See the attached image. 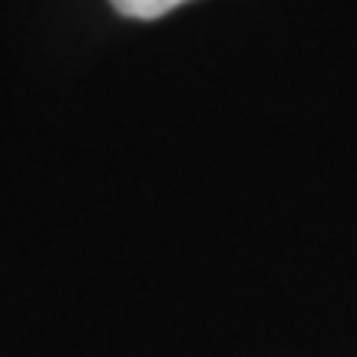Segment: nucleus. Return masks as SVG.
I'll use <instances>...</instances> for the list:
<instances>
[{
  "label": "nucleus",
  "instance_id": "1",
  "mask_svg": "<svg viewBox=\"0 0 357 357\" xmlns=\"http://www.w3.org/2000/svg\"><path fill=\"white\" fill-rule=\"evenodd\" d=\"M109 3L123 17H132V20H159V17H166L169 10H176L189 0H109Z\"/></svg>",
  "mask_w": 357,
  "mask_h": 357
}]
</instances>
